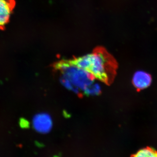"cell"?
<instances>
[{
    "label": "cell",
    "mask_w": 157,
    "mask_h": 157,
    "mask_svg": "<svg viewBox=\"0 0 157 157\" xmlns=\"http://www.w3.org/2000/svg\"><path fill=\"white\" fill-rule=\"evenodd\" d=\"M70 61L87 71L95 78L107 84L112 80L115 73V62L107 52L101 49Z\"/></svg>",
    "instance_id": "obj_1"
},
{
    "label": "cell",
    "mask_w": 157,
    "mask_h": 157,
    "mask_svg": "<svg viewBox=\"0 0 157 157\" xmlns=\"http://www.w3.org/2000/svg\"><path fill=\"white\" fill-rule=\"evenodd\" d=\"M55 68L60 71L62 76L68 78L81 93L86 88L94 82V77L92 74L73 64L70 60L62 61L57 63Z\"/></svg>",
    "instance_id": "obj_2"
},
{
    "label": "cell",
    "mask_w": 157,
    "mask_h": 157,
    "mask_svg": "<svg viewBox=\"0 0 157 157\" xmlns=\"http://www.w3.org/2000/svg\"><path fill=\"white\" fill-rule=\"evenodd\" d=\"M34 129L41 134H47L51 131L53 121L51 117L46 113H40L36 114L33 120Z\"/></svg>",
    "instance_id": "obj_3"
},
{
    "label": "cell",
    "mask_w": 157,
    "mask_h": 157,
    "mask_svg": "<svg viewBox=\"0 0 157 157\" xmlns=\"http://www.w3.org/2000/svg\"><path fill=\"white\" fill-rule=\"evenodd\" d=\"M15 5V0H0V30L6 28Z\"/></svg>",
    "instance_id": "obj_4"
},
{
    "label": "cell",
    "mask_w": 157,
    "mask_h": 157,
    "mask_svg": "<svg viewBox=\"0 0 157 157\" xmlns=\"http://www.w3.org/2000/svg\"><path fill=\"white\" fill-rule=\"evenodd\" d=\"M151 75L143 71H138L134 74L132 83L137 90L140 91L149 87L151 84Z\"/></svg>",
    "instance_id": "obj_5"
},
{
    "label": "cell",
    "mask_w": 157,
    "mask_h": 157,
    "mask_svg": "<svg viewBox=\"0 0 157 157\" xmlns=\"http://www.w3.org/2000/svg\"><path fill=\"white\" fill-rule=\"evenodd\" d=\"M132 156L134 157H157V151L152 147H147L139 150Z\"/></svg>",
    "instance_id": "obj_6"
},
{
    "label": "cell",
    "mask_w": 157,
    "mask_h": 157,
    "mask_svg": "<svg viewBox=\"0 0 157 157\" xmlns=\"http://www.w3.org/2000/svg\"><path fill=\"white\" fill-rule=\"evenodd\" d=\"M101 87L100 85L94 82L86 88L82 93L86 96H94L99 95L101 93Z\"/></svg>",
    "instance_id": "obj_7"
},
{
    "label": "cell",
    "mask_w": 157,
    "mask_h": 157,
    "mask_svg": "<svg viewBox=\"0 0 157 157\" xmlns=\"http://www.w3.org/2000/svg\"><path fill=\"white\" fill-rule=\"evenodd\" d=\"M60 81L63 85L69 90L73 91V92L77 94L81 93V91L78 89V88L73 85L72 82L64 76L61 75L60 78Z\"/></svg>",
    "instance_id": "obj_8"
}]
</instances>
